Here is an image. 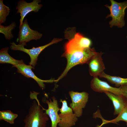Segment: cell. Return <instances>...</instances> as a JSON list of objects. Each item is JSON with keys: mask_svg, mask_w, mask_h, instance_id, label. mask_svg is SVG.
Masks as SVG:
<instances>
[{"mask_svg": "<svg viewBox=\"0 0 127 127\" xmlns=\"http://www.w3.org/2000/svg\"><path fill=\"white\" fill-rule=\"evenodd\" d=\"M96 52L94 48L90 47L71 53H64L62 56L65 57L67 59L66 66L60 75L55 80V82H57L63 78L69 70L74 66L78 64H87L90 59Z\"/></svg>", "mask_w": 127, "mask_h": 127, "instance_id": "obj_1", "label": "cell"}, {"mask_svg": "<svg viewBox=\"0 0 127 127\" xmlns=\"http://www.w3.org/2000/svg\"><path fill=\"white\" fill-rule=\"evenodd\" d=\"M37 99L34 100L30 106L28 113L24 119V127H46L49 117Z\"/></svg>", "mask_w": 127, "mask_h": 127, "instance_id": "obj_2", "label": "cell"}, {"mask_svg": "<svg viewBox=\"0 0 127 127\" xmlns=\"http://www.w3.org/2000/svg\"><path fill=\"white\" fill-rule=\"evenodd\" d=\"M110 1V6L105 5L109 9L110 13L106 18L111 17L112 18V20L109 22L110 27H111L115 26L122 28L125 24L124 17L125 10L127 8V1L122 3H118L113 0Z\"/></svg>", "mask_w": 127, "mask_h": 127, "instance_id": "obj_3", "label": "cell"}, {"mask_svg": "<svg viewBox=\"0 0 127 127\" xmlns=\"http://www.w3.org/2000/svg\"><path fill=\"white\" fill-rule=\"evenodd\" d=\"M63 39L54 38L51 42L44 45L36 48L33 47L31 49H27L24 48L26 43H23L20 44H16L13 42L10 43V49L13 50L20 51L28 54L30 56V65L34 68L37 63L38 57L41 52L45 48L54 44L56 43L62 41Z\"/></svg>", "mask_w": 127, "mask_h": 127, "instance_id": "obj_4", "label": "cell"}, {"mask_svg": "<svg viewBox=\"0 0 127 127\" xmlns=\"http://www.w3.org/2000/svg\"><path fill=\"white\" fill-rule=\"evenodd\" d=\"M69 95L71 100L70 106L78 117H80L88 101L89 94L83 91L78 92L71 91H69Z\"/></svg>", "mask_w": 127, "mask_h": 127, "instance_id": "obj_5", "label": "cell"}, {"mask_svg": "<svg viewBox=\"0 0 127 127\" xmlns=\"http://www.w3.org/2000/svg\"><path fill=\"white\" fill-rule=\"evenodd\" d=\"M69 40L65 45L64 53L70 54L83 50L90 48L91 44L89 39L84 37L79 33L75 34L74 37Z\"/></svg>", "mask_w": 127, "mask_h": 127, "instance_id": "obj_6", "label": "cell"}, {"mask_svg": "<svg viewBox=\"0 0 127 127\" xmlns=\"http://www.w3.org/2000/svg\"><path fill=\"white\" fill-rule=\"evenodd\" d=\"M62 103L59 114L60 121L58 124L59 127H72L75 125L78 120V117L72 109L67 105L65 100H60Z\"/></svg>", "mask_w": 127, "mask_h": 127, "instance_id": "obj_7", "label": "cell"}, {"mask_svg": "<svg viewBox=\"0 0 127 127\" xmlns=\"http://www.w3.org/2000/svg\"><path fill=\"white\" fill-rule=\"evenodd\" d=\"M41 2L40 0H33L30 3L24 0H20L18 2L16 9L17 10L16 13H20L21 17L19 27L22 25L24 18L28 13L32 11L37 12L41 8L43 5L39 4Z\"/></svg>", "mask_w": 127, "mask_h": 127, "instance_id": "obj_8", "label": "cell"}, {"mask_svg": "<svg viewBox=\"0 0 127 127\" xmlns=\"http://www.w3.org/2000/svg\"><path fill=\"white\" fill-rule=\"evenodd\" d=\"M19 31L17 41L20 44L26 43L32 40H37L40 39L42 34L37 31L31 29L25 19L22 25L19 27Z\"/></svg>", "mask_w": 127, "mask_h": 127, "instance_id": "obj_9", "label": "cell"}, {"mask_svg": "<svg viewBox=\"0 0 127 127\" xmlns=\"http://www.w3.org/2000/svg\"><path fill=\"white\" fill-rule=\"evenodd\" d=\"M103 53L96 52L87 64L90 75L93 77L99 76L104 72L105 67L102 58Z\"/></svg>", "mask_w": 127, "mask_h": 127, "instance_id": "obj_10", "label": "cell"}, {"mask_svg": "<svg viewBox=\"0 0 127 127\" xmlns=\"http://www.w3.org/2000/svg\"><path fill=\"white\" fill-rule=\"evenodd\" d=\"M52 100L50 99L49 100H45L43 101L47 103L48 106L47 109L43 108L45 111V113L50 118L51 122V127H57V125L60 121L58 112L60 111V108L59 106L58 101L56 98L53 96Z\"/></svg>", "mask_w": 127, "mask_h": 127, "instance_id": "obj_11", "label": "cell"}, {"mask_svg": "<svg viewBox=\"0 0 127 127\" xmlns=\"http://www.w3.org/2000/svg\"><path fill=\"white\" fill-rule=\"evenodd\" d=\"M91 88L94 91L99 92H109L116 95H122L119 88L114 87L106 82L102 81L98 77H93L90 83Z\"/></svg>", "mask_w": 127, "mask_h": 127, "instance_id": "obj_12", "label": "cell"}, {"mask_svg": "<svg viewBox=\"0 0 127 127\" xmlns=\"http://www.w3.org/2000/svg\"><path fill=\"white\" fill-rule=\"evenodd\" d=\"M12 67H16L17 69L18 72L21 73L25 77L28 78H31L34 79L42 89H44L45 87L44 83H52L55 82V80L52 79L44 80L38 78L34 74L32 70V68L34 69V68L30 65H27L24 63L13 66Z\"/></svg>", "mask_w": 127, "mask_h": 127, "instance_id": "obj_13", "label": "cell"}, {"mask_svg": "<svg viewBox=\"0 0 127 127\" xmlns=\"http://www.w3.org/2000/svg\"><path fill=\"white\" fill-rule=\"evenodd\" d=\"M111 101L114 107V115H118L126 105L127 102L122 95H116L111 93H104Z\"/></svg>", "mask_w": 127, "mask_h": 127, "instance_id": "obj_14", "label": "cell"}, {"mask_svg": "<svg viewBox=\"0 0 127 127\" xmlns=\"http://www.w3.org/2000/svg\"><path fill=\"white\" fill-rule=\"evenodd\" d=\"M8 47L1 49L0 51V64H9L15 66L24 63L22 60H17L11 57L8 53Z\"/></svg>", "mask_w": 127, "mask_h": 127, "instance_id": "obj_15", "label": "cell"}, {"mask_svg": "<svg viewBox=\"0 0 127 127\" xmlns=\"http://www.w3.org/2000/svg\"><path fill=\"white\" fill-rule=\"evenodd\" d=\"M99 77L106 79L109 82L115 84L117 87H119L127 85V78L110 75L106 74L104 72Z\"/></svg>", "mask_w": 127, "mask_h": 127, "instance_id": "obj_16", "label": "cell"}, {"mask_svg": "<svg viewBox=\"0 0 127 127\" xmlns=\"http://www.w3.org/2000/svg\"><path fill=\"white\" fill-rule=\"evenodd\" d=\"M18 116L17 114L13 113L10 110L0 111V120H4L11 124L14 123Z\"/></svg>", "mask_w": 127, "mask_h": 127, "instance_id": "obj_17", "label": "cell"}, {"mask_svg": "<svg viewBox=\"0 0 127 127\" xmlns=\"http://www.w3.org/2000/svg\"><path fill=\"white\" fill-rule=\"evenodd\" d=\"M102 123L104 124L108 123L117 124V123L122 121L125 122L127 125V103L124 108L116 118L110 120H105L103 119H102Z\"/></svg>", "mask_w": 127, "mask_h": 127, "instance_id": "obj_18", "label": "cell"}, {"mask_svg": "<svg viewBox=\"0 0 127 127\" xmlns=\"http://www.w3.org/2000/svg\"><path fill=\"white\" fill-rule=\"evenodd\" d=\"M16 27V24L14 22L6 26L0 24V32L4 35V37L6 39L10 40L13 37L12 31Z\"/></svg>", "mask_w": 127, "mask_h": 127, "instance_id": "obj_19", "label": "cell"}, {"mask_svg": "<svg viewBox=\"0 0 127 127\" xmlns=\"http://www.w3.org/2000/svg\"><path fill=\"white\" fill-rule=\"evenodd\" d=\"M10 9L9 7L5 5L3 0H0V24L5 23L6 17L9 14Z\"/></svg>", "mask_w": 127, "mask_h": 127, "instance_id": "obj_20", "label": "cell"}, {"mask_svg": "<svg viewBox=\"0 0 127 127\" xmlns=\"http://www.w3.org/2000/svg\"><path fill=\"white\" fill-rule=\"evenodd\" d=\"M121 91L122 95L124 98L127 102V85H124L119 87Z\"/></svg>", "mask_w": 127, "mask_h": 127, "instance_id": "obj_21", "label": "cell"}, {"mask_svg": "<svg viewBox=\"0 0 127 127\" xmlns=\"http://www.w3.org/2000/svg\"><path fill=\"white\" fill-rule=\"evenodd\" d=\"M104 125V124L102 123L100 125H97L96 127H101Z\"/></svg>", "mask_w": 127, "mask_h": 127, "instance_id": "obj_22", "label": "cell"}]
</instances>
